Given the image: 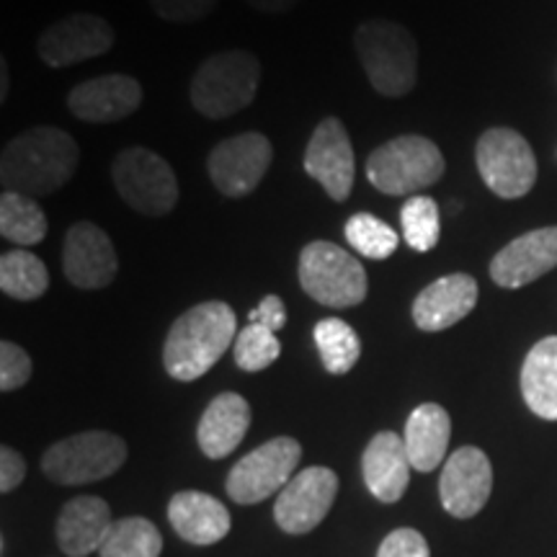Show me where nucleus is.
Segmentation results:
<instances>
[{"label":"nucleus","mask_w":557,"mask_h":557,"mask_svg":"<svg viewBox=\"0 0 557 557\" xmlns=\"http://www.w3.org/2000/svg\"><path fill=\"white\" fill-rule=\"evenodd\" d=\"M81 148L73 135L60 127H32L21 132L0 156L3 191L26 197H50L75 176Z\"/></svg>","instance_id":"f257e3e1"},{"label":"nucleus","mask_w":557,"mask_h":557,"mask_svg":"<svg viewBox=\"0 0 557 557\" xmlns=\"http://www.w3.org/2000/svg\"><path fill=\"white\" fill-rule=\"evenodd\" d=\"M238 338L235 310L222 299L199 302L171 325L163 344V367L173 380L194 382L225 357Z\"/></svg>","instance_id":"f03ea898"},{"label":"nucleus","mask_w":557,"mask_h":557,"mask_svg":"<svg viewBox=\"0 0 557 557\" xmlns=\"http://www.w3.org/2000/svg\"><path fill=\"white\" fill-rule=\"evenodd\" d=\"M354 50L380 96L403 99L416 88L418 45L413 34L398 21L369 18L359 24L354 32Z\"/></svg>","instance_id":"7ed1b4c3"},{"label":"nucleus","mask_w":557,"mask_h":557,"mask_svg":"<svg viewBox=\"0 0 557 557\" xmlns=\"http://www.w3.org/2000/svg\"><path fill=\"white\" fill-rule=\"evenodd\" d=\"M261 86V62L248 50L214 52L191 75L194 109L207 120H227L253 103Z\"/></svg>","instance_id":"20e7f679"},{"label":"nucleus","mask_w":557,"mask_h":557,"mask_svg":"<svg viewBox=\"0 0 557 557\" xmlns=\"http://www.w3.org/2000/svg\"><path fill=\"white\" fill-rule=\"evenodd\" d=\"M447 171V160L434 139L400 135L387 139L367 158V178L387 197H416L434 186Z\"/></svg>","instance_id":"39448f33"},{"label":"nucleus","mask_w":557,"mask_h":557,"mask_svg":"<svg viewBox=\"0 0 557 557\" xmlns=\"http://www.w3.org/2000/svg\"><path fill=\"white\" fill-rule=\"evenodd\" d=\"M297 276L305 295L333 310H346L364 302L369 292L361 261L329 240H312L302 248Z\"/></svg>","instance_id":"423d86ee"},{"label":"nucleus","mask_w":557,"mask_h":557,"mask_svg":"<svg viewBox=\"0 0 557 557\" xmlns=\"http://www.w3.org/2000/svg\"><path fill=\"white\" fill-rule=\"evenodd\" d=\"M127 459V442L109 431H83L52 444L41 457V472L58 485H86L114 475Z\"/></svg>","instance_id":"0eeeda50"},{"label":"nucleus","mask_w":557,"mask_h":557,"mask_svg":"<svg viewBox=\"0 0 557 557\" xmlns=\"http://www.w3.org/2000/svg\"><path fill=\"white\" fill-rule=\"evenodd\" d=\"M111 178L120 197L145 218H163L178 205L176 173L148 148H124L114 158Z\"/></svg>","instance_id":"6e6552de"},{"label":"nucleus","mask_w":557,"mask_h":557,"mask_svg":"<svg viewBox=\"0 0 557 557\" xmlns=\"http://www.w3.org/2000/svg\"><path fill=\"white\" fill-rule=\"evenodd\" d=\"M480 178L500 199H521L537 184V158L517 129L493 127L480 135L475 148Z\"/></svg>","instance_id":"1a4fd4ad"},{"label":"nucleus","mask_w":557,"mask_h":557,"mask_svg":"<svg viewBox=\"0 0 557 557\" xmlns=\"http://www.w3.org/2000/svg\"><path fill=\"white\" fill-rule=\"evenodd\" d=\"M299 457H302V447L297 438L292 436H276L269 438L267 444L248 451L246 457L230 470L225 480L227 496L235 504L253 506L267 500L274 493H282L284 485L297 475Z\"/></svg>","instance_id":"9d476101"},{"label":"nucleus","mask_w":557,"mask_h":557,"mask_svg":"<svg viewBox=\"0 0 557 557\" xmlns=\"http://www.w3.org/2000/svg\"><path fill=\"white\" fill-rule=\"evenodd\" d=\"M271 160H274V148L267 135L240 132V135L222 139L218 148L209 152V181L222 197L243 199L259 189Z\"/></svg>","instance_id":"9b49d317"},{"label":"nucleus","mask_w":557,"mask_h":557,"mask_svg":"<svg viewBox=\"0 0 557 557\" xmlns=\"http://www.w3.org/2000/svg\"><path fill=\"white\" fill-rule=\"evenodd\" d=\"M114 29L107 18L96 16V13H73L41 32L37 52L45 65L70 67L101 58L114 47Z\"/></svg>","instance_id":"f8f14e48"},{"label":"nucleus","mask_w":557,"mask_h":557,"mask_svg":"<svg viewBox=\"0 0 557 557\" xmlns=\"http://www.w3.org/2000/svg\"><path fill=\"white\" fill-rule=\"evenodd\" d=\"M305 171L338 205L351 197L357 158H354L351 137H348L344 122L336 116L323 120L312 132L308 148H305Z\"/></svg>","instance_id":"ddd939ff"},{"label":"nucleus","mask_w":557,"mask_h":557,"mask_svg":"<svg viewBox=\"0 0 557 557\" xmlns=\"http://www.w3.org/2000/svg\"><path fill=\"white\" fill-rule=\"evenodd\" d=\"M338 493V478L331 468H305L284 485L274 506L278 529L287 534H308L329 517Z\"/></svg>","instance_id":"4468645a"},{"label":"nucleus","mask_w":557,"mask_h":557,"mask_svg":"<svg viewBox=\"0 0 557 557\" xmlns=\"http://www.w3.org/2000/svg\"><path fill=\"white\" fill-rule=\"evenodd\" d=\"M493 491V468L483 449L462 447L451 451L438 480L444 511L455 519H472L483 511Z\"/></svg>","instance_id":"2eb2a0df"},{"label":"nucleus","mask_w":557,"mask_h":557,"mask_svg":"<svg viewBox=\"0 0 557 557\" xmlns=\"http://www.w3.org/2000/svg\"><path fill=\"white\" fill-rule=\"evenodd\" d=\"M62 271L73 287L103 289L114 282L120 261H116L114 243L94 222H75L65 235L62 248Z\"/></svg>","instance_id":"dca6fc26"},{"label":"nucleus","mask_w":557,"mask_h":557,"mask_svg":"<svg viewBox=\"0 0 557 557\" xmlns=\"http://www.w3.org/2000/svg\"><path fill=\"white\" fill-rule=\"evenodd\" d=\"M557 269V225L519 235L491 261V278L504 289H519Z\"/></svg>","instance_id":"f3484780"},{"label":"nucleus","mask_w":557,"mask_h":557,"mask_svg":"<svg viewBox=\"0 0 557 557\" xmlns=\"http://www.w3.org/2000/svg\"><path fill=\"white\" fill-rule=\"evenodd\" d=\"M143 103V86L124 73H109L75 86L67 96V109L86 124L122 122Z\"/></svg>","instance_id":"a211bd4d"},{"label":"nucleus","mask_w":557,"mask_h":557,"mask_svg":"<svg viewBox=\"0 0 557 557\" xmlns=\"http://www.w3.org/2000/svg\"><path fill=\"white\" fill-rule=\"evenodd\" d=\"M478 305V282L470 274H449L431 282L413 302V323L426 333L447 331Z\"/></svg>","instance_id":"6ab92c4d"},{"label":"nucleus","mask_w":557,"mask_h":557,"mask_svg":"<svg viewBox=\"0 0 557 557\" xmlns=\"http://www.w3.org/2000/svg\"><path fill=\"white\" fill-rule=\"evenodd\" d=\"M410 465L406 442L395 431H380L367 444L364 457H361V472L364 483L374 498L382 504H395L403 498L410 483Z\"/></svg>","instance_id":"aec40b11"},{"label":"nucleus","mask_w":557,"mask_h":557,"mask_svg":"<svg viewBox=\"0 0 557 557\" xmlns=\"http://www.w3.org/2000/svg\"><path fill=\"white\" fill-rule=\"evenodd\" d=\"M111 524H114V517L107 500L81 496L62 506L54 534H58L62 553L70 557H88L99 553Z\"/></svg>","instance_id":"412c9836"},{"label":"nucleus","mask_w":557,"mask_h":557,"mask_svg":"<svg viewBox=\"0 0 557 557\" xmlns=\"http://www.w3.org/2000/svg\"><path fill=\"white\" fill-rule=\"evenodd\" d=\"M171 527L181 540L207 547L225 540L230 532V511L222 500L201 491H181L169 504Z\"/></svg>","instance_id":"4be33fe9"},{"label":"nucleus","mask_w":557,"mask_h":557,"mask_svg":"<svg viewBox=\"0 0 557 557\" xmlns=\"http://www.w3.org/2000/svg\"><path fill=\"white\" fill-rule=\"evenodd\" d=\"M250 426V406L238 393H222L209 403L197 426V442L209 459L233 455Z\"/></svg>","instance_id":"5701e85b"},{"label":"nucleus","mask_w":557,"mask_h":557,"mask_svg":"<svg viewBox=\"0 0 557 557\" xmlns=\"http://www.w3.org/2000/svg\"><path fill=\"white\" fill-rule=\"evenodd\" d=\"M451 438V418L438 403H423L408 416L406 451L410 465L418 472H434L444 462Z\"/></svg>","instance_id":"b1692460"},{"label":"nucleus","mask_w":557,"mask_h":557,"mask_svg":"<svg viewBox=\"0 0 557 557\" xmlns=\"http://www.w3.org/2000/svg\"><path fill=\"white\" fill-rule=\"evenodd\" d=\"M521 395L534 416L557 421V336L542 338L521 367Z\"/></svg>","instance_id":"393cba45"},{"label":"nucleus","mask_w":557,"mask_h":557,"mask_svg":"<svg viewBox=\"0 0 557 557\" xmlns=\"http://www.w3.org/2000/svg\"><path fill=\"white\" fill-rule=\"evenodd\" d=\"M47 287H50V271L32 250L18 248L0 256V289L5 297L32 302L45 295Z\"/></svg>","instance_id":"a878e982"},{"label":"nucleus","mask_w":557,"mask_h":557,"mask_svg":"<svg viewBox=\"0 0 557 557\" xmlns=\"http://www.w3.org/2000/svg\"><path fill=\"white\" fill-rule=\"evenodd\" d=\"M0 235L21 248H32L45 240L47 218L37 199L26 194L3 191L0 197Z\"/></svg>","instance_id":"bb28decb"},{"label":"nucleus","mask_w":557,"mask_h":557,"mask_svg":"<svg viewBox=\"0 0 557 557\" xmlns=\"http://www.w3.org/2000/svg\"><path fill=\"white\" fill-rule=\"evenodd\" d=\"M325 372L348 374L361 359V338L341 318H323L312 331Z\"/></svg>","instance_id":"cd10ccee"},{"label":"nucleus","mask_w":557,"mask_h":557,"mask_svg":"<svg viewBox=\"0 0 557 557\" xmlns=\"http://www.w3.org/2000/svg\"><path fill=\"white\" fill-rule=\"evenodd\" d=\"M163 537L158 527L143 517L116 519L99 549L101 557H160Z\"/></svg>","instance_id":"c85d7f7f"},{"label":"nucleus","mask_w":557,"mask_h":557,"mask_svg":"<svg viewBox=\"0 0 557 557\" xmlns=\"http://www.w3.org/2000/svg\"><path fill=\"white\" fill-rule=\"evenodd\" d=\"M403 240L418 253H429L438 246L442 238V214L438 205L426 194H416L400 207Z\"/></svg>","instance_id":"c756f323"},{"label":"nucleus","mask_w":557,"mask_h":557,"mask_svg":"<svg viewBox=\"0 0 557 557\" xmlns=\"http://www.w3.org/2000/svg\"><path fill=\"white\" fill-rule=\"evenodd\" d=\"M348 246H351L361 259H372V261H385L395 253L400 246V235L395 233L387 222H382L380 218L369 212H359L351 214L344 227Z\"/></svg>","instance_id":"7c9ffc66"},{"label":"nucleus","mask_w":557,"mask_h":557,"mask_svg":"<svg viewBox=\"0 0 557 557\" xmlns=\"http://www.w3.org/2000/svg\"><path fill=\"white\" fill-rule=\"evenodd\" d=\"M235 364H238L243 372H263L274 361L282 357V344H278V336L274 331L263 329V325L248 323L246 329L238 333L235 338Z\"/></svg>","instance_id":"2f4dec72"},{"label":"nucleus","mask_w":557,"mask_h":557,"mask_svg":"<svg viewBox=\"0 0 557 557\" xmlns=\"http://www.w3.org/2000/svg\"><path fill=\"white\" fill-rule=\"evenodd\" d=\"M32 357L13 341L0 344V389L13 393L32 380Z\"/></svg>","instance_id":"473e14b6"},{"label":"nucleus","mask_w":557,"mask_h":557,"mask_svg":"<svg viewBox=\"0 0 557 557\" xmlns=\"http://www.w3.org/2000/svg\"><path fill=\"white\" fill-rule=\"evenodd\" d=\"M150 9L171 24H194L218 9V0H148Z\"/></svg>","instance_id":"72a5a7b5"},{"label":"nucleus","mask_w":557,"mask_h":557,"mask_svg":"<svg viewBox=\"0 0 557 557\" xmlns=\"http://www.w3.org/2000/svg\"><path fill=\"white\" fill-rule=\"evenodd\" d=\"M377 557H431L429 542L416 529H395L389 532L377 549Z\"/></svg>","instance_id":"f704fd0d"},{"label":"nucleus","mask_w":557,"mask_h":557,"mask_svg":"<svg viewBox=\"0 0 557 557\" xmlns=\"http://www.w3.org/2000/svg\"><path fill=\"white\" fill-rule=\"evenodd\" d=\"M248 323L263 325V329L278 333L287 325V308H284L282 297L276 295H267L259 302V308H253L248 312Z\"/></svg>","instance_id":"c9c22d12"},{"label":"nucleus","mask_w":557,"mask_h":557,"mask_svg":"<svg viewBox=\"0 0 557 557\" xmlns=\"http://www.w3.org/2000/svg\"><path fill=\"white\" fill-rule=\"evenodd\" d=\"M26 462L16 449L3 447L0 449V493H11L24 483Z\"/></svg>","instance_id":"e433bc0d"},{"label":"nucleus","mask_w":557,"mask_h":557,"mask_svg":"<svg viewBox=\"0 0 557 557\" xmlns=\"http://www.w3.org/2000/svg\"><path fill=\"white\" fill-rule=\"evenodd\" d=\"M253 11L271 13V16H282V13L295 11L302 0H246Z\"/></svg>","instance_id":"4c0bfd02"},{"label":"nucleus","mask_w":557,"mask_h":557,"mask_svg":"<svg viewBox=\"0 0 557 557\" xmlns=\"http://www.w3.org/2000/svg\"><path fill=\"white\" fill-rule=\"evenodd\" d=\"M5 96H9V62L3 58L0 60V101H5Z\"/></svg>","instance_id":"58836bf2"}]
</instances>
